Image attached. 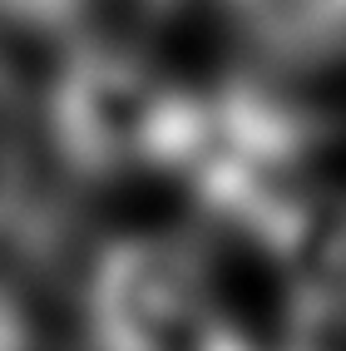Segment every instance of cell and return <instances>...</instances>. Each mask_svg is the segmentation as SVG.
Wrapping results in <instances>:
<instances>
[{
    "mask_svg": "<svg viewBox=\"0 0 346 351\" xmlns=\"http://www.w3.org/2000/svg\"><path fill=\"white\" fill-rule=\"evenodd\" d=\"M252 60L287 75L346 69V0H213Z\"/></svg>",
    "mask_w": 346,
    "mask_h": 351,
    "instance_id": "cell-1",
    "label": "cell"
},
{
    "mask_svg": "<svg viewBox=\"0 0 346 351\" xmlns=\"http://www.w3.org/2000/svg\"><path fill=\"white\" fill-rule=\"evenodd\" d=\"M95 5V0H0V20L20 30H64Z\"/></svg>",
    "mask_w": 346,
    "mask_h": 351,
    "instance_id": "cell-2",
    "label": "cell"
},
{
    "mask_svg": "<svg viewBox=\"0 0 346 351\" xmlns=\"http://www.w3.org/2000/svg\"><path fill=\"white\" fill-rule=\"evenodd\" d=\"M0 351H35V326L5 282H0Z\"/></svg>",
    "mask_w": 346,
    "mask_h": 351,
    "instance_id": "cell-3",
    "label": "cell"
}]
</instances>
